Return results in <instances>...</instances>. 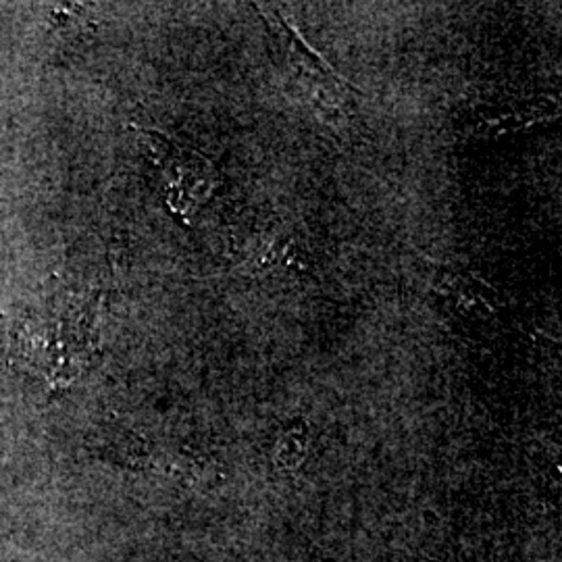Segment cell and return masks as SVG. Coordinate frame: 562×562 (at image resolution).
<instances>
[{"instance_id":"cell-1","label":"cell","mask_w":562,"mask_h":562,"mask_svg":"<svg viewBox=\"0 0 562 562\" xmlns=\"http://www.w3.org/2000/svg\"><path fill=\"white\" fill-rule=\"evenodd\" d=\"M0 352L50 385H69L92 355L86 315L55 311V302L42 311H25L0 331Z\"/></svg>"},{"instance_id":"cell-2","label":"cell","mask_w":562,"mask_h":562,"mask_svg":"<svg viewBox=\"0 0 562 562\" xmlns=\"http://www.w3.org/2000/svg\"><path fill=\"white\" fill-rule=\"evenodd\" d=\"M142 146L148 157L162 171L167 202L169 206L188 217L196 206L211 196V190L217 186L215 169L202 155L180 148L157 132H138Z\"/></svg>"}]
</instances>
